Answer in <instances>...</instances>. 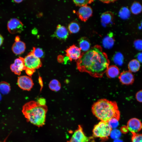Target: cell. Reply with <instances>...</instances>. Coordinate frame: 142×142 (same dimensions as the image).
Instances as JSON below:
<instances>
[{"instance_id": "cell-27", "label": "cell", "mask_w": 142, "mask_h": 142, "mask_svg": "<svg viewBox=\"0 0 142 142\" xmlns=\"http://www.w3.org/2000/svg\"><path fill=\"white\" fill-rule=\"evenodd\" d=\"M31 52L35 57L39 58H42L44 55L43 50L39 48L34 47Z\"/></svg>"}, {"instance_id": "cell-41", "label": "cell", "mask_w": 142, "mask_h": 142, "mask_svg": "<svg viewBox=\"0 0 142 142\" xmlns=\"http://www.w3.org/2000/svg\"><path fill=\"white\" fill-rule=\"evenodd\" d=\"M16 3H19L21 2L22 1V0H14V1Z\"/></svg>"}, {"instance_id": "cell-44", "label": "cell", "mask_w": 142, "mask_h": 142, "mask_svg": "<svg viewBox=\"0 0 142 142\" xmlns=\"http://www.w3.org/2000/svg\"></svg>"}, {"instance_id": "cell-4", "label": "cell", "mask_w": 142, "mask_h": 142, "mask_svg": "<svg viewBox=\"0 0 142 142\" xmlns=\"http://www.w3.org/2000/svg\"><path fill=\"white\" fill-rule=\"evenodd\" d=\"M111 129L107 122L100 121L94 126L93 130V135L101 139H107Z\"/></svg>"}, {"instance_id": "cell-28", "label": "cell", "mask_w": 142, "mask_h": 142, "mask_svg": "<svg viewBox=\"0 0 142 142\" xmlns=\"http://www.w3.org/2000/svg\"><path fill=\"white\" fill-rule=\"evenodd\" d=\"M123 60V57L120 53H116L113 57V60L117 64H121Z\"/></svg>"}, {"instance_id": "cell-9", "label": "cell", "mask_w": 142, "mask_h": 142, "mask_svg": "<svg viewBox=\"0 0 142 142\" xmlns=\"http://www.w3.org/2000/svg\"><path fill=\"white\" fill-rule=\"evenodd\" d=\"M10 69L12 71L17 75L21 74V72L26 69L24 61V58L19 57L16 59L13 63L10 65Z\"/></svg>"}, {"instance_id": "cell-23", "label": "cell", "mask_w": 142, "mask_h": 142, "mask_svg": "<svg viewBox=\"0 0 142 142\" xmlns=\"http://www.w3.org/2000/svg\"><path fill=\"white\" fill-rule=\"evenodd\" d=\"M49 87L51 90L57 92L60 89L61 85L58 80L54 79L51 80L49 84Z\"/></svg>"}, {"instance_id": "cell-5", "label": "cell", "mask_w": 142, "mask_h": 142, "mask_svg": "<svg viewBox=\"0 0 142 142\" xmlns=\"http://www.w3.org/2000/svg\"><path fill=\"white\" fill-rule=\"evenodd\" d=\"M26 68L36 69L42 67V63L40 58L35 57L31 52L24 58Z\"/></svg>"}, {"instance_id": "cell-7", "label": "cell", "mask_w": 142, "mask_h": 142, "mask_svg": "<svg viewBox=\"0 0 142 142\" xmlns=\"http://www.w3.org/2000/svg\"><path fill=\"white\" fill-rule=\"evenodd\" d=\"M18 86L23 90L29 91L32 88L34 83L29 77L23 75L19 77L17 80Z\"/></svg>"}, {"instance_id": "cell-20", "label": "cell", "mask_w": 142, "mask_h": 142, "mask_svg": "<svg viewBox=\"0 0 142 142\" xmlns=\"http://www.w3.org/2000/svg\"><path fill=\"white\" fill-rule=\"evenodd\" d=\"M140 67V62L136 59H133L130 61L128 65L129 71L132 73L138 71Z\"/></svg>"}, {"instance_id": "cell-43", "label": "cell", "mask_w": 142, "mask_h": 142, "mask_svg": "<svg viewBox=\"0 0 142 142\" xmlns=\"http://www.w3.org/2000/svg\"><path fill=\"white\" fill-rule=\"evenodd\" d=\"M141 27H142V21L141 22Z\"/></svg>"}, {"instance_id": "cell-13", "label": "cell", "mask_w": 142, "mask_h": 142, "mask_svg": "<svg viewBox=\"0 0 142 142\" xmlns=\"http://www.w3.org/2000/svg\"><path fill=\"white\" fill-rule=\"evenodd\" d=\"M127 127L131 133H137L141 129L142 124L141 121L136 118H132L128 121Z\"/></svg>"}, {"instance_id": "cell-24", "label": "cell", "mask_w": 142, "mask_h": 142, "mask_svg": "<svg viewBox=\"0 0 142 142\" xmlns=\"http://www.w3.org/2000/svg\"><path fill=\"white\" fill-rule=\"evenodd\" d=\"M119 15L121 19H126L130 16V11L127 7H123L120 10Z\"/></svg>"}, {"instance_id": "cell-12", "label": "cell", "mask_w": 142, "mask_h": 142, "mask_svg": "<svg viewBox=\"0 0 142 142\" xmlns=\"http://www.w3.org/2000/svg\"><path fill=\"white\" fill-rule=\"evenodd\" d=\"M119 78L122 84L127 85L132 84L134 81V75L129 70L122 72L120 74Z\"/></svg>"}, {"instance_id": "cell-37", "label": "cell", "mask_w": 142, "mask_h": 142, "mask_svg": "<svg viewBox=\"0 0 142 142\" xmlns=\"http://www.w3.org/2000/svg\"><path fill=\"white\" fill-rule=\"evenodd\" d=\"M101 2L104 3H110L114 2L115 1V0H101L100 1Z\"/></svg>"}, {"instance_id": "cell-39", "label": "cell", "mask_w": 142, "mask_h": 142, "mask_svg": "<svg viewBox=\"0 0 142 142\" xmlns=\"http://www.w3.org/2000/svg\"><path fill=\"white\" fill-rule=\"evenodd\" d=\"M20 40V38L18 37H17L15 39V42H17Z\"/></svg>"}, {"instance_id": "cell-30", "label": "cell", "mask_w": 142, "mask_h": 142, "mask_svg": "<svg viewBox=\"0 0 142 142\" xmlns=\"http://www.w3.org/2000/svg\"><path fill=\"white\" fill-rule=\"evenodd\" d=\"M131 142H142V134L132 133Z\"/></svg>"}, {"instance_id": "cell-6", "label": "cell", "mask_w": 142, "mask_h": 142, "mask_svg": "<svg viewBox=\"0 0 142 142\" xmlns=\"http://www.w3.org/2000/svg\"><path fill=\"white\" fill-rule=\"evenodd\" d=\"M7 28L9 32L11 34L19 33L23 30V25L19 19L13 18L8 21Z\"/></svg>"}, {"instance_id": "cell-32", "label": "cell", "mask_w": 142, "mask_h": 142, "mask_svg": "<svg viewBox=\"0 0 142 142\" xmlns=\"http://www.w3.org/2000/svg\"><path fill=\"white\" fill-rule=\"evenodd\" d=\"M120 135L121 133L120 131L116 129L111 131L110 134L111 137L116 139L119 138Z\"/></svg>"}, {"instance_id": "cell-18", "label": "cell", "mask_w": 142, "mask_h": 142, "mask_svg": "<svg viewBox=\"0 0 142 142\" xmlns=\"http://www.w3.org/2000/svg\"><path fill=\"white\" fill-rule=\"evenodd\" d=\"M79 48L81 50L84 52L89 50L91 44L89 39L86 37H83L78 40Z\"/></svg>"}, {"instance_id": "cell-19", "label": "cell", "mask_w": 142, "mask_h": 142, "mask_svg": "<svg viewBox=\"0 0 142 142\" xmlns=\"http://www.w3.org/2000/svg\"><path fill=\"white\" fill-rule=\"evenodd\" d=\"M107 77L109 78H114L119 74L120 71L117 67L114 65L109 66L106 72Z\"/></svg>"}, {"instance_id": "cell-17", "label": "cell", "mask_w": 142, "mask_h": 142, "mask_svg": "<svg viewBox=\"0 0 142 142\" xmlns=\"http://www.w3.org/2000/svg\"><path fill=\"white\" fill-rule=\"evenodd\" d=\"M114 18V14L111 12L108 11L103 13L101 16L102 23L106 25L111 23Z\"/></svg>"}, {"instance_id": "cell-8", "label": "cell", "mask_w": 142, "mask_h": 142, "mask_svg": "<svg viewBox=\"0 0 142 142\" xmlns=\"http://www.w3.org/2000/svg\"><path fill=\"white\" fill-rule=\"evenodd\" d=\"M89 139L85 135L83 129L79 125L70 140L67 142H88Z\"/></svg>"}, {"instance_id": "cell-14", "label": "cell", "mask_w": 142, "mask_h": 142, "mask_svg": "<svg viewBox=\"0 0 142 142\" xmlns=\"http://www.w3.org/2000/svg\"><path fill=\"white\" fill-rule=\"evenodd\" d=\"M68 34L67 28L64 26L59 24L57 26L54 36L60 39L65 40L67 38Z\"/></svg>"}, {"instance_id": "cell-42", "label": "cell", "mask_w": 142, "mask_h": 142, "mask_svg": "<svg viewBox=\"0 0 142 142\" xmlns=\"http://www.w3.org/2000/svg\"><path fill=\"white\" fill-rule=\"evenodd\" d=\"M2 99V96L1 94V93H0V101Z\"/></svg>"}, {"instance_id": "cell-36", "label": "cell", "mask_w": 142, "mask_h": 142, "mask_svg": "<svg viewBox=\"0 0 142 142\" xmlns=\"http://www.w3.org/2000/svg\"><path fill=\"white\" fill-rule=\"evenodd\" d=\"M137 60L140 63H142V52L138 53L136 55Z\"/></svg>"}, {"instance_id": "cell-31", "label": "cell", "mask_w": 142, "mask_h": 142, "mask_svg": "<svg viewBox=\"0 0 142 142\" xmlns=\"http://www.w3.org/2000/svg\"><path fill=\"white\" fill-rule=\"evenodd\" d=\"M134 45L135 48L139 50H142V39H137L134 42Z\"/></svg>"}, {"instance_id": "cell-34", "label": "cell", "mask_w": 142, "mask_h": 142, "mask_svg": "<svg viewBox=\"0 0 142 142\" xmlns=\"http://www.w3.org/2000/svg\"><path fill=\"white\" fill-rule=\"evenodd\" d=\"M26 72L29 76H31L35 71V70L26 68L25 69Z\"/></svg>"}, {"instance_id": "cell-40", "label": "cell", "mask_w": 142, "mask_h": 142, "mask_svg": "<svg viewBox=\"0 0 142 142\" xmlns=\"http://www.w3.org/2000/svg\"><path fill=\"white\" fill-rule=\"evenodd\" d=\"M114 142H123V141L121 140L117 139H115Z\"/></svg>"}, {"instance_id": "cell-25", "label": "cell", "mask_w": 142, "mask_h": 142, "mask_svg": "<svg viewBox=\"0 0 142 142\" xmlns=\"http://www.w3.org/2000/svg\"><path fill=\"white\" fill-rule=\"evenodd\" d=\"M68 29L70 33H75L79 31L80 28L79 25L77 23L73 22L69 25Z\"/></svg>"}, {"instance_id": "cell-26", "label": "cell", "mask_w": 142, "mask_h": 142, "mask_svg": "<svg viewBox=\"0 0 142 142\" xmlns=\"http://www.w3.org/2000/svg\"><path fill=\"white\" fill-rule=\"evenodd\" d=\"M73 2L76 6L82 7L87 5L88 4L91 3L94 1L91 0H73Z\"/></svg>"}, {"instance_id": "cell-22", "label": "cell", "mask_w": 142, "mask_h": 142, "mask_svg": "<svg viewBox=\"0 0 142 142\" xmlns=\"http://www.w3.org/2000/svg\"><path fill=\"white\" fill-rule=\"evenodd\" d=\"M11 90L9 84L7 82L2 81L0 82V93L4 95L8 94Z\"/></svg>"}, {"instance_id": "cell-3", "label": "cell", "mask_w": 142, "mask_h": 142, "mask_svg": "<svg viewBox=\"0 0 142 142\" xmlns=\"http://www.w3.org/2000/svg\"><path fill=\"white\" fill-rule=\"evenodd\" d=\"M47 110L46 105H41L37 102L32 101L24 105L22 111L28 121L40 127L45 124Z\"/></svg>"}, {"instance_id": "cell-38", "label": "cell", "mask_w": 142, "mask_h": 142, "mask_svg": "<svg viewBox=\"0 0 142 142\" xmlns=\"http://www.w3.org/2000/svg\"><path fill=\"white\" fill-rule=\"evenodd\" d=\"M4 39L3 36L0 34V47L2 45Z\"/></svg>"}, {"instance_id": "cell-2", "label": "cell", "mask_w": 142, "mask_h": 142, "mask_svg": "<svg viewBox=\"0 0 142 142\" xmlns=\"http://www.w3.org/2000/svg\"><path fill=\"white\" fill-rule=\"evenodd\" d=\"M93 114L101 121L108 122L111 118H120V112L116 102L105 99H101L92 106Z\"/></svg>"}, {"instance_id": "cell-11", "label": "cell", "mask_w": 142, "mask_h": 142, "mask_svg": "<svg viewBox=\"0 0 142 142\" xmlns=\"http://www.w3.org/2000/svg\"><path fill=\"white\" fill-rule=\"evenodd\" d=\"M81 50L78 47L75 45L70 47L65 51L66 55L70 61L78 60L80 57L82 53Z\"/></svg>"}, {"instance_id": "cell-35", "label": "cell", "mask_w": 142, "mask_h": 142, "mask_svg": "<svg viewBox=\"0 0 142 142\" xmlns=\"http://www.w3.org/2000/svg\"><path fill=\"white\" fill-rule=\"evenodd\" d=\"M37 102L40 105L42 106L46 105V100L45 99L43 98H40L39 99Z\"/></svg>"}, {"instance_id": "cell-29", "label": "cell", "mask_w": 142, "mask_h": 142, "mask_svg": "<svg viewBox=\"0 0 142 142\" xmlns=\"http://www.w3.org/2000/svg\"><path fill=\"white\" fill-rule=\"evenodd\" d=\"M118 119L113 118L109 120L107 122L109 126L111 129H115L118 127L119 125Z\"/></svg>"}, {"instance_id": "cell-10", "label": "cell", "mask_w": 142, "mask_h": 142, "mask_svg": "<svg viewBox=\"0 0 142 142\" xmlns=\"http://www.w3.org/2000/svg\"><path fill=\"white\" fill-rule=\"evenodd\" d=\"M92 8L87 5L81 7L77 12L79 18L82 21L85 22L92 15Z\"/></svg>"}, {"instance_id": "cell-21", "label": "cell", "mask_w": 142, "mask_h": 142, "mask_svg": "<svg viewBox=\"0 0 142 142\" xmlns=\"http://www.w3.org/2000/svg\"><path fill=\"white\" fill-rule=\"evenodd\" d=\"M131 12L134 14H138L142 11V6L137 1H134L133 3L130 7Z\"/></svg>"}, {"instance_id": "cell-1", "label": "cell", "mask_w": 142, "mask_h": 142, "mask_svg": "<svg viewBox=\"0 0 142 142\" xmlns=\"http://www.w3.org/2000/svg\"><path fill=\"white\" fill-rule=\"evenodd\" d=\"M110 61L102 47L96 45L85 53H82L77 60V67L80 72L89 74L97 78H101L109 67Z\"/></svg>"}, {"instance_id": "cell-33", "label": "cell", "mask_w": 142, "mask_h": 142, "mask_svg": "<svg viewBox=\"0 0 142 142\" xmlns=\"http://www.w3.org/2000/svg\"><path fill=\"white\" fill-rule=\"evenodd\" d=\"M135 98L138 101L142 103V90L138 91L136 93Z\"/></svg>"}, {"instance_id": "cell-16", "label": "cell", "mask_w": 142, "mask_h": 142, "mask_svg": "<svg viewBox=\"0 0 142 142\" xmlns=\"http://www.w3.org/2000/svg\"><path fill=\"white\" fill-rule=\"evenodd\" d=\"M114 43V39L113 33L112 32H109L103 39L102 44L105 48H111L113 45Z\"/></svg>"}, {"instance_id": "cell-15", "label": "cell", "mask_w": 142, "mask_h": 142, "mask_svg": "<svg viewBox=\"0 0 142 142\" xmlns=\"http://www.w3.org/2000/svg\"><path fill=\"white\" fill-rule=\"evenodd\" d=\"M26 48L25 43L19 40L15 42L13 44L12 47V49L14 54L19 55L24 53Z\"/></svg>"}]
</instances>
